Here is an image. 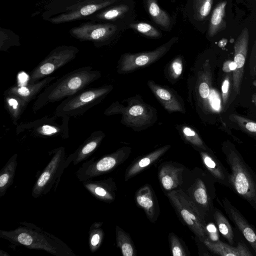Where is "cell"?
<instances>
[{
  "instance_id": "45",
  "label": "cell",
  "mask_w": 256,
  "mask_h": 256,
  "mask_svg": "<svg viewBox=\"0 0 256 256\" xmlns=\"http://www.w3.org/2000/svg\"><path fill=\"white\" fill-rule=\"evenodd\" d=\"M0 256H10V255L7 252L0 250Z\"/></svg>"
},
{
  "instance_id": "21",
  "label": "cell",
  "mask_w": 256,
  "mask_h": 256,
  "mask_svg": "<svg viewBox=\"0 0 256 256\" xmlns=\"http://www.w3.org/2000/svg\"><path fill=\"white\" fill-rule=\"evenodd\" d=\"M148 86L164 108L169 112H185L183 102L178 96L171 90L156 84L154 82H148Z\"/></svg>"
},
{
  "instance_id": "34",
  "label": "cell",
  "mask_w": 256,
  "mask_h": 256,
  "mask_svg": "<svg viewBox=\"0 0 256 256\" xmlns=\"http://www.w3.org/2000/svg\"><path fill=\"white\" fill-rule=\"evenodd\" d=\"M213 0H194V10L196 18L202 20L210 14Z\"/></svg>"
},
{
  "instance_id": "40",
  "label": "cell",
  "mask_w": 256,
  "mask_h": 256,
  "mask_svg": "<svg viewBox=\"0 0 256 256\" xmlns=\"http://www.w3.org/2000/svg\"><path fill=\"white\" fill-rule=\"evenodd\" d=\"M230 84V77L227 75L223 81L222 86V98L224 104H226L228 100Z\"/></svg>"
},
{
  "instance_id": "24",
  "label": "cell",
  "mask_w": 256,
  "mask_h": 256,
  "mask_svg": "<svg viewBox=\"0 0 256 256\" xmlns=\"http://www.w3.org/2000/svg\"><path fill=\"white\" fill-rule=\"evenodd\" d=\"M137 204L145 212L148 219L154 221L156 212V204L150 186L148 184L140 188L136 194Z\"/></svg>"
},
{
  "instance_id": "5",
  "label": "cell",
  "mask_w": 256,
  "mask_h": 256,
  "mask_svg": "<svg viewBox=\"0 0 256 256\" xmlns=\"http://www.w3.org/2000/svg\"><path fill=\"white\" fill-rule=\"evenodd\" d=\"M168 196L188 228L203 242L208 238L206 219L194 202L181 190L168 192Z\"/></svg>"
},
{
  "instance_id": "6",
  "label": "cell",
  "mask_w": 256,
  "mask_h": 256,
  "mask_svg": "<svg viewBox=\"0 0 256 256\" xmlns=\"http://www.w3.org/2000/svg\"><path fill=\"white\" fill-rule=\"evenodd\" d=\"M70 116L54 113L40 119L22 123L16 128L17 134L24 133L42 138H67L69 136Z\"/></svg>"
},
{
  "instance_id": "11",
  "label": "cell",
  "mask_w": 256,
  "mask_h": 256,
  "mask_svg": "<svg viewBox=\"0 0 256 256\" xmlns=\"http://www.w3.org/2000/svg\"><path fill=\"white\" fill-rule=\"evenodd\" d=\"M177 40V37H173L168 42L152 51L123 54L118 65V72L124 74L149 66L164 55Z\"/></svg>"
},
{
  "instance_id": "43",
  "label": "cell",
  "mask_w": 256,
  "mask_h": 256,
  "mask_svg": "<svg viewBox=\"0 0 256 256\" xmlns=\"http://www.w3.org/2000/svg\"><path fill=\"white\" fill-rule=\"evenodd\" d=\"M236 66L234 61L228 60L222 66V70L226 72H229L234 71L235 70Z\"/></svg>"
},
{
  "instance_id": "29",
  "label": "cell",
  "mask_w": 256,
  "mask_h": 256,
  "mask_svg": "<svg viewBox=\"0 0 256 256\" xmlns=\"http://www.w3.org/2000/svg\"><path fill=\"white\" fill-rule=\"evenodd\" d=\"M149 14L158 25L168 28L170 24V18L166 12L160 8L156 0H146Z\"/></svg>"
},
{
  "instance_id": "12",
  "label": "cell",
  "mask_w": 256,
  "mask_h": 256,
  "mask_svg": "<svg viewBox=\"0 0 256 256\" xmlns=\"http://www.w3.org/2000/svg\"><path fill=\"white\" fill-rule=\"evenodd\" d=\"M216 182L209 172L208 176L198 178L192 186V200L194 202L206 220L213 218L215 208L213 200L216 196L214 183Z\"/></svg>"
},
{
  "instance_id": "8",
  "label": "cell",
  "mask_w": 256,
  "mask_h": 256,
  "mask_svg": "<svg viewBox=\"0 0 256 256\" xmlns=\"http://www.w3.org/2000/svg\"><path fill=\"white\" fill-rule=\"evenodd\" d=\"M52 158L36 180L32 190V196L38 198L48 194L54 188L56 190L62 174L66 169L65 148L60 146L50 152Z\"/></svg>"
},
{
  "instance_id": "30",
  "label": "cell",
  "mask_w": 256,
  "mask_h": 256,
  "mask_svg": "<svg viewBox=\"0 0 256 256\" xmlns=\"http://www.w3.org/2000/svg\"><path fill=\"white\" fill-rule=\"evenodd\" d=\"M116 240L118 247L124 256H134L136 254L135 246L130 236L118 226L116 228Z\"/></svg>"
},
{
  "instance_id": "37",
  "label": "cell",
  "mask_w": 256,
  "mask_h": 256,
  "mask_svg": "<svg viewBox=\"0 0 256 256\" xmlns=\"http://www.w3.org/2000/svg\"><path fill=\"white\" fill-rule=\"evenodd\" d=\"M232 120L247 133L256 136V122L236 114L232 116Z\"/></svg>"
},
{
  "instance_id": "10",
  "label": "cell",
  "mask_w": 256,
  "mask_h": 256,
  "mask_svg": "<svg viewBox=\"0 0 256 256\" xmlns=\"http://www.w3.org/2000/svg\"><path fill=\"white\" fill-rule=\"evenodd\" d=\"M78 52L74 46L55 48L30 72L28 84L36 82L64 66L75 58Z\"/></svg>"
},
{
  "instance_id": "38",
  "label": "cell",
  "mask_w": 256,
  "mask_h": 256,
  "mask_svg": "<svg viewBox=\"0 0 256 256\" xmlns=\"http://www.w3.org/2000/svg\"><path fill=\"white\" fill-rule=\"evenodd\" d=\"M169 242L174 256H186V253L179 238L174 234H169Z\"/></svg>"
},
{
  "instance_id": "15",
  "label": "cell",
  "mask_w": 256,
  "mask_h": 256,
  "mask_svg": "<svg viewBox=\"0 0 256 256\" xmlns=\"http://www.w3.org/2000/svg\"><path fill=\"white\" fill-rule=\"evenodd\" d=\"M222 206L229 218L233 222L256 254V229L248 222L242 213L226 197Z\"/></svg>"
},
{
  "instance_id": "33",
  "label": "cell",
  "mask_w": 256,
  "mask_h": 256,
  "mask_svg": "<svg viewBox=\"0 0 256 256\" xmlns=\"http://www.w3.org/2000/svg\"><path fill=\"white\" fill-rule=\"evenodd\" d=\"M129 10L128 5L122 4L106 10L97 14L96 17L102 20H114L126 13Z\"/></svg>"
},
{
  "instance_id": "13",
  "label": "cell",
  "mask_w": 256,
  "mask_h": 256,
  "mask_svg": "<svg viewBox=\"0 0 256 256\" xmlns=\"http://www.w3.org/2000/svg\"><path fill=\"white\" fill-rule=\"evenodd\" d=\"M116 30V26L110 24L88 22L72 28L70 34L80 40L98 42L108 38Z\"/></svg>"
},
{
  "instance_id": "4",
  "label": "cell",
  "mask_w": 256,
  "mask_h": 256,
  "mask_svg": "<svg viewBox=\"0 0 256 256\" xmlns=\"http://www.w3.org/2000/svg\"><path fill=\"white\" fill-rule=\"evenodd\" d=\"M127 101L126 108L118 102L113 103L106 110L104 114L108 116L122 114L121 122L134 130L144 128L154 122L156 112L154 108L138 98H132Z\"/></svg>"
},
{
  "instance_id": "20",
  "label": "cell",
  "mask_w": 256,
  "mask_h": 256,
  "mask_svg": "<svg viewBox=\"0 0 256 256\" xmlns=\"http://www.w3.org/2000/svg\"><path fill=\"white\" fill-rule=\"evenodd\" d=\"M57 76H46L42 80L25 86H14L6 90L4 94L16 96L25 100L28 104L37 98L39 94Z\"/></svg>"
},
{
  "instance_id": "27",
  "label": "cell",
  "mask_w": 256,
  "mask_h": 256,
  "mask_svg": "<svg viewBox=\"0 0 256 256\" xmlns=\"http://www.w3.org/2000/svg\"><path fill=\"white\" fill-rule=\"evenodd\" d=\"M4 106L13 124H17L28 104L20 98L13 94H4Z\"/></svg>"
},
{
  "instance_id": "28",
  "label": "cell",
  "mask_w": 256,
  "mask_h": 256,
  "mask_svg": "<svg viewBox=\"0 0 256 256\" xmlns=\"http://www.w3.org/2000/svg\"><path fill=\"white\" fill-rule=\"evenodd\" d=\"M213 219L222 236L229 244L234 246V236L232 227L222 212L216 208L214 209Z\"/></svg>"
},
{
  "instance_id": "42",
  "label": "cell",
  "mask_w": 256,
  "mask_h": 256,
  "mask_svg": "<svg viewBox=\"0 0 256 256\" xmlns=\"http://www.w3.org/2000/svg\"><path fill=\"white\" fill-rule=\"evenodd\" d=\"M210 98V104L213 109L216 110H219L220 108V100L218 94L214 90H212Z\"/></svg>"
},
{
  "instance_id": "14",
  "label": "cell",
  "mask_w": 256,
  "mask_h": 256,
  "mask_svg": "<svg viewBox=\"0 0 256 256\" xmlns=\"http://www.w3.org/2000/svg\"><path fill=\"white\" fill-rule=\"evenodd\" d=\"M249 34L246 28L242 31L234 46V60L236 68L232 74V88L234 92L238 94L243 76L244 66L246 60Z\"/></svg>"
},
{
  "instance_id": "3",
  "label": "cell",
  "mask_w": 256,
  "mask_h": 256,
  "mask_svg": "<svg viewBox=\"0 0 256 256\" xmlns=\"http://www.w3.org/2000/svg\"><path fill=\"white\" fill-rule=\"evenodd\" d=\"M223 152L230 170V188L256 211V173L234 146H225Z\"/></svg>"
},
{
  "instance_id": "16",
  "label": "cell",
  "mask_w": 256,
  "mask_h": 256,
  "mask_svg": "<svg viewBox=\"0 0 256 256\" xmlns=\"http://www.w3.org/2000/svg\"><path fill=\"white\" fill-rule=\"evenodd\" d=\"M105 134L101 130L92 133L73 153L66 157L65 168H67L71 162L76 165L86 160L97 150Z\"/></svg>"
},
{
  "instance_id": "35",
  "label": "cell",
  "mask_w": 256,
  "mask_h": 256,
  "mask_svg": "<svg viewBox=\"0 0 256 256\" xmlns=\"http://www.w3.org/2000/svg\"><path fill=\"white\" fill-rule=\"evenodd\" d=\"M129 26L130 28L148 36L158 38L160 35V32L155 28L146 22H140L131 24L129 25Z\"/></svg>"
},
{
  "instance_id": "25",
  "label": "cell",
  "mask_w": 256,
  "mask_h": 256,
  "mask_svg": "<svg viewBox=\"0 0 256 256\" xmlns=\"http://www.w3.org/2000/svg\"><path fill=\"white\" fill-rule=\"evenodd\" d=\"M183 168L170 164H166L160 168L158 176L163 188L170 190L176 188L180 184V176Z\"/></svg>"
},
{
  "instance_id": "17",
  "label": "cell",
  "mask_w": 256,
  "mask_h": 256,
  "mask_svg": "<svg viewBox=\"0 0 256 256\" xmlns=\"http://www.w3.org/2000/svg\"><path fill=\"white\" fill-rule=\"evenodd\" d=\"M114 2V0H92L72 10L50 18L49 20L53 24H61L72 21L90 16Z\"/></svg>"
},
{
  "instance_id": "18",
  "label": "cell",
  "mask_w": 256,
  "mask_h": 256,
  "mask_svg": "<svg viewBox=\"0 0 256 256\" xmlns=\"http://www.w3.org/2000/svg\"><path fill=\"white\" fill-rule=\"evenodd\" d=\"M200 155L203 164L216 182L223 186L230 188L229 176L230 172L224 166L220 161L210 152L200 150Z\"/></svg>"
},
{
  "instance_id": "2",
  "label": "cell",
  "mask_w": 256,
  "mask_h": 256,
  "mask_svg": "<svg viewBox=\"0 0 256 256\" xmlns=\"http://www.w3.org/2000/svg\"><path fill=\"white\" fill-rule=\"evenodd\" d=\"M100 76L101 72L90 66L82 67L64 75L39 94L33 104V112L36 113L48 104L78 93Z\"/></svg>"
},
{
  "instance_id": "31",
  "label": "cell",
  "mask_w": 256,
  "mask_h": 256,
  "mask_svg": "<svg viewBox=\"0 0 256 256\" xmlns=\"http://www.w3.org/2000/svg\"><path fill=\"white\" fill-rule=\"evenodd\" d=\"M226 5V2H222L213 10L208 28V34L210 36H213L220 30L222 26H224L223 19Z\"/></svg>"
},
{
  "instance_id": "44",
  "label": "cell",
  "mask_w": 256,
  "mask_h": 256,
  "mask_svg": "<svg viewBox=\"0 0 256 256\" xmlns=\"http://www.w3.org/2000/svg\"><path fill=\"white\" fill-rule=\"evenodd\" d=\"M227 42L226 39H222L219 42L218 46L220 47H223L226 44Z\"/></svg>"
},
{
  "instance_id": "26",
  "label": "cell",
  "mask_w": 256,
  "mask_h": 256,
  "mask_svg": "<svg viewBox=\"0 0 256 256\" xmlns=\"http://www.w3.org/2000/svg\"><path fill=\"white\" fill-rule=\"evenodd\" d=\"M18 154L12 155L0 171V197L12 184L18 166Z\"/></svg>"
},
{
  "instance_id": "22",
  "label": "cell",
  "mask_w": 256,
  "mask_h": 256,
  "mask_svg": "<svg viewBox=\"0 0 256 256\" xmlns=\"http://www.w3.org/2000/svg\"><path fill=\"white\" fill-rule=\"evenodd\" d=\"M212 254L221 256H252L246 245L243 242H238L234 246L220 240H210L208 238L202 242Z\"/></svg>"
},
{
  "instance_id": "19",
  "label": "cell",
  "mask_w": 256,
  "mask_h": 256,
  "mask_svg": "<svg viewBox=\"0 0 256 256\" xmlns=\"http://www.w3.org/2000/svg\"><path fill=\"white\" fill-rule=\"evenodd\" d=\"M85 188L100 200L111 202L115 199L116 186L112 178L106 180L83 182Z\"/></svg>"
},
{
  "instance_id": "23",
  "label": "cell",
  "mask_w": 256,
  "mask_h": 256,
  "mask_svg": "<svg viewBox=\"0 0 256 256\" xmlns=\"http://www.w3.org/2000/svg\"><path fill=\"white\" fill-rule=\"evenodd\" d=\"M170 147V145H166L160 148L133 162L126 172L125 180H128L152 164L162 156Z\"/></svg>"
},
{
  "instance_id": "7",
  "label": "cell",
  "mask_w": 256,
  "mask_h": 256,
  "mask_svg": "<svg viewBox=\"0 0 256 256\" xmlns=\"http://www.w3.org/2000/svg\"><path fill=\"white\" fill-rule=\"evenodd\" d=\"M112 85L90 88L64 99L56 107L55 113L75 116L100 103L112 90Z\"/></svg>"
},
{
  "instance_id": "41",
  "label": "cell",
  "mask_w": 256,
  "mask_h": 256,
  "mask_svg": "<svg viewBox=\"0 0 256 256\" xmlns=\"http://www.w3.org/2000/svg\"><path fill=\"white\" fill-rule=\"evenodd\" d=\"M198 92L200 97L204 99L207 98L210 94V88L206 82H202L199 86Z\"/></svg>"
},
{
  "instance_id": "36",
  "label": "cell",
  "mask_w": 256,
  "mask_h": 256,
  "mask_svg": "<svg viewBox=\"0 0 256 256\" xmlns=\"http://www.w3.org/2000/svg\"><path fill=\"white\" fill-rule=\"evenodd\" d=\"M182 132L186 139L192 144L200 150H208L198 134L194 130L189 127L184 126L182 128Z\"/></svg>"
},
{
  "instance_id": "32",
  "label": "cell",
  "mask_w": 256,
  "mask_h": 256,
  "mask_svg": "<svg viewBox=\"0 0 256 256\" xmlns=\"http://www.w3.org/2000/svg\"><path fill=\"white\" fill-rule=\"evenodd\" d=\"M102 222H94L90 227L88 243L90 250L92 253L97 251L102 244L104 236L102 228Z\"/></svg>"
},
{
  "instance_id": "1",
  "label": "cell",
  "mask_w": 256,
  "mask_h": 256,
  "mask_svg": "<svg viewBox=\"0 0 256 256\" xmlns=\"http://www.w3.org/2000/svg\"><path fill=\"white\" fill-rule=\"evenodd\" d=\"M0 238L12 244L42 250L54 256H78L60 239L29 222H20L14 230H0Z\"/></svg>"
},
{
  "instance_id": "39",
  "label": "cell",
  "mask_w": 256,
  "mask_h": 256,
  "mask_svg": "<svg viewBox=\"0 0 256 256\" xmlns=\"http://www.w3.org/2000/svg\"><path fill=\"white\" fill-rule=\"evenodd\" d=\"M171 69L174 77H178L182 72V63L180 58H176L172 63Z\"/></svg>"
},
{
  "instance_id": "9",
  "label": "cell",
  "mask_w": 256,
  "mask_h": 256,
  "mask_svg": "<svg viewBox=\"0 0 256 256\" xmlns=\"http://www.w3.org/2000/svg\"><path fill=\"white\" fill-rule=\"evenodd\" d=\"M130 152V148L124 147L99 158L93 157L82 164L76 172V176L83 182L108 173L123 162Z\"/></svg>"
}]
</instances>
